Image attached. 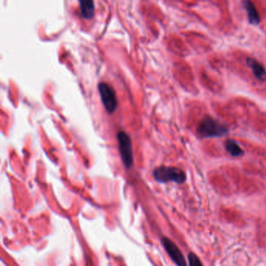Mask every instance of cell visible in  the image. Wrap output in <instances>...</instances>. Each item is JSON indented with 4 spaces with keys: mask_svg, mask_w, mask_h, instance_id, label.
Segmentation results:
<instances>
[{
    "mask_svg": "<svg viewBox=\"0 0 266 266\" xmlns=\"http://www.w3.org/2000/svg\"><path fill=\"white\" fill-rule=\"evenodd\" d=\"M228 132L227 125L210 116H205L197 127V135L201 138H220Z\"/></svg>",
    "mask_w": 266,
    "mask_h": 266,
    "instance_id": "1",
    "label": "cell"
},
{
    "mask_svg": "<svg viewBox=\"0 0 266 266\" xmlns=\"http://www.w3.org/2000/svg\"><path fill=\"white\" fill-rule=\"evenodd\" d=\"M154 179L160 184H167L169 182L183 184L187 180V174L184 170L177 167L159 166L152 172Z\"/></svg>",
    "mask_w": 266,
    "mask_h": 266,
    "instance_id": "2",
    "label": "cell"
},
{
    "mask_svg": "<svg viewBox=\"0 0 266 266\" xmlns=\"http://www.w3.org/2000/svg\"><path fill=\"white\" fill-rule=\"evenodd\" d=\"M116 139L118 141L119 152L123 163L124 167L127 170H129L133 165V152L131 139L130 136L123 130L118 132Z\"/></svg>",
    "mask_w": 266,
    "mask_h": 266,
    "instance_id": "3",
    "label": "cell"
},
{
    "mask_svg": "<svg viewBox=\"0 0 266 266\" xmlns=\"http://www.w3.org/2000/svg\"><path fill=\"white\" fill-rule=\"evenodd\" d=\"M102 102L108 113L112 114L118 106V101L114 89L109 84L101 82L98 86Z\"/></svg>",
    "mask_w": 266,
    "mask_h": 266,
    "instance_id": "4",
    "label": "cell"
},
{
    "mask_svg": "<svg viewBox=\"0 0 266 266\" xmlns=\"http://www.w3.org/2000/svg\"><path fill=\"white\" fill-rule=\"evenodd\" d=\"M162 244L163 245L164 248H165V251L170 258L172 259L173 262L177 265H186L187 262H186L185 258H184V254H182L180 250L179 249L176 243H173L170 239L167 238V237H162Z\"/></svg>",
    "mask_w": 266,
    "mask_h": 266,
    "instance_id": "5",
    "label": "cell"
},
{
    "mask_svg": "<svg viewBox=\"0 0 266 266\" xmlns=\"http://www.w3.org/2000/svg\"><path fill=\"white\" fill-rule=\"evenodd\" d=\"M247 63L251 68L254 76L261 81H266V70L263 66L252 58L247 59Z\"/></svg>",
    "mask_w": 266,
    "mask_h": 266,
    "instance_id": "6",
    "label": "cell"
},
{
    "mask_svg": "<svg viewBox=\"0 0 266 266\" xmlns=\"http://www.w3.org/2000/svg\"><path fill=\"white\" fill-rule=\"evenodd\" d=\"M81 15L84 19L90 20L95 14V4L93 0H78Z\"/></svg>",
    "mask_w": 266,
    "mask_h": 266,
    "instance_id": "7",
    "label": "cell"
},
{
    "mask_svg": "<svg viewBox=\"0 0 266 266\" xmlns=\"http://www.w3.org/2000/svg\"><path fill=\"white\" fill-rule=\"evenodd\" d=\"M243 5V7L245 8L246 11L248 12V17L250 23L254 25L258 24L259 22H260V17H259L258 13L257 10H256V8L254 6V3L251 0H244Z\"/></svg>",
    "mask_w": 266,
    "mask_h": 266,
    "instance_id": "8",
    "label": "cell"
},
{
    "mask_svg": "<svg viewBox=\"0 0 266 266\" xmlns=\"http://www.w3.org/2000/svg\"><path fill=\"white\" fill-rule=\"evenodd\" d=\"M225 148L227 152L233 157H240L244 154V152L240 148L238 143L232 139H228L226 141Z\"/></svg>",
    "mask_w": 266,
    "mask_h": 266,
    "instance_id": "9",
    "label": "cell"
},
{
    "mask_svg": "<svg viewBox=\"0 0 266 266\" xmlns=\"http://www.w3.org/2000/svg\"><path fill=\"white\" fill-rule=\"evenodd\" d=\"M188 262L189 265H202V262L194 253H190L188 254Z\"/></svg>",
    "mask_w": 266,
    "mask_h": 266,
    "instance_id": "10",
    "label": "cell"
}]
</instances>
